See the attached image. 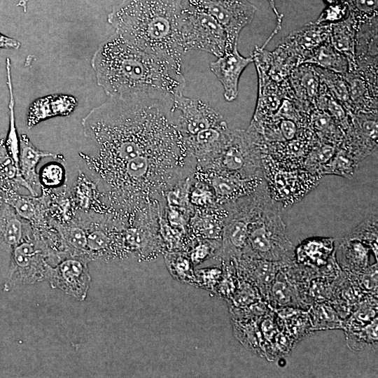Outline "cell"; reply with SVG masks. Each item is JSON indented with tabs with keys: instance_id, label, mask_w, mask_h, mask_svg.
<instances>
[{
	"instance_id": "obj_1",
	"label": "cell",
	"mask_w": 378,
	"mask_h": 378,
	"mask_svg": "<svg viewBox=\"0 0 378 378\" xmlns=\"http://www.w3.org/2000/svg\"><path fill=\"white\" fill-rule=\"evenodd\" d=\"M174 97L160 92L109 97L82 119L85 136L97 146V156L88 158L97 176L141 155L184 144Z\"/></svg>"
},
{
	"instance_id": "obj_2",
	"label": "cell",
	"mask_w": 378,
	"mask_h": 378,
	"mask_svg": "<svg viewBox=\"0 0 378 378\" xmlns=\"http://www.w3.org/2000/svg\"><path fill=\"white\" fill-rule=\"evenodd\" d=\"M91 66L98 85L108 97L141 92L175 96L186 86L181 69L139 48L117 32L98 46Z\"/></svg>"
},
{
	"instance_id": "obj_3",
	"label": "cell",
	"mask_w": 378,
	"mask_h": 378,
	"mask_svg": "<svg viewBox=\"0 0 378 378\" xmlns=\"http://www.w3.org/2000/svg\"><path fill=\"white\" fill-rule=\"evenodd\" d=\"M182 1L122 0L113 7L107 21L139 48L181 69L186 54L179 34Z\"/></svg>"
},
{
	"instance_id": "obj_4",
	"label": "cell",
	"mask_w": 378,
	"mask_h": 378,
	"mask_svg": "<svg viewBox=\"0 0 378 378\" xmlns=\"http://www.w3.org/2000/svg\"><path fill=\"white\" fill-rule=\"evenodd\" d=\"M294 248L286 233L279 206L270 199L265 184L252 213L247 238L241 258L289 263Z\"/></svg>"
},
{
	"instance_id": "obj_5",
	"label": "cell",
	"mask_w": 378,
	"mask_h": 378,
	"mask_svg": "<svg viewBox=\"0 0 378 378\" xmlns=\"http://www.w3.org/2000/svg\"><path fill=\"white\" fill-rule=\"evenodd\" d=\"M202 169L241 178H263L257 147L251 133L242 130L232 131L220 153Z\"/></svg>"
},
{
	"instance_id": "obj_6",
	"label": "cell",
	"mask_w": 378,
	"mask_h": 378,
	"mask_svg": "<svg viewBox=\"0 0 378 378\" xmlns=\"http://www.w3.org/2000/svg\"><path fill=\"white\" fill-rule=\"evenodd\" d=\"M179 34L186 53L189 50H202L219 57L227 50L225 30L213 17L201 10L183 8Z\"/></svg>"
},
{
	"instance_id": "obj_7",
	"label": "cell",
	"mask_w": 378,
	"mask_h": 378,
	"mask_svg": "<svg viewBox=\"0 0 378 378\" xmlns=\"http://www.w3.org/2000/svg\"><path fill=\"white\" fill-rule=\"evenodd\" d=\"M262 185L253 193L224 204L227 211L219 257L225 262L240 258L245 247L248 225L258 200Z\"/></svg>"
},
{
	"instance_id": "obj_8",
	"label": "cell",
	"mask_w": 378,
	"mask_h": 378,
	"mask_svg": "<svg viewBox=\"0 0 378 378\" xmlns=\"http://www.w3.org/2000/svg\"><path fill=\"white\" fill-rule=\"evenodd\" d=\"M10 253L9 270L3 288L4 291L45 280L48 252L39 239L29 236Z\"/></svg>"
},
{
	"instance_id": "obj_9",
	"label": "cell",
	"mask_w": 378,
	"mask_h": 378,
	"mask_svg": "<svg viewBox=\"0 0 378 378\" xmlns=\"http://www.w3.org/2000/svg\"><path fill=\"white\" fill-rule=\"evenodd\" d=\"M190 6L213 17L223 28L227 51L237 44L241 30L249 24L257 8L248 0H189Z\"/></svg>"
},
{
	"instance_id": "obj_10",
	"label": "cell",
	"mask_w": 378,
	"mask_h": 378,
	"mask_svg": "<svg viewBox=\"0 0 378 378\" xmlns=\"http://www.w3.org/2000/svg\"><path fill=\"white\" fill-rule=\"evenodd\" d=\"M89 260L84 255L69 253L53 267L47 263L45 280L52 288L83 301L86 298L91 282L88 267Z\"/></svg>"
},
{
	"instance_id": "obj_11",
	"label": "cell",
	"mask_w": 378,
	"mask_h": 378,
	"mask_svg": "<svg viewBox=\"0 0 378 378\" xmlns=\"http://www.w3.org/2000/svg\"><path fill=\"white\" fill-rule=\"evenodd\" d=\"M173 107L183 137L192 136L224 121L222 115L209 104L186 97L182 93L174 96Z\"/></svg>"
},
{
	"instance_id": "obj_12",
	"label": "cell",
	"mask_w": 378,
	"mask_h": 378,
	"mask_svg": "<svg viewBox=\"0 0 378 378\" xmlns=\"http://www.w3.org/2000/svg\"><path fill=\"white\" fill-rule=\"evenodd\" d=\"M218 58L210 63V69L222 84L225 99L232 102L237 97L240 76L245 68L254 61L253 57L242 56L236 44L232 50Z\"/></svg>"
},
{
	"instance_id": "obj_13",
	"label": "cell",
	"mask_w": 378,
	"mask_h": 378,
	"mask_svg": "<svg viewBox=\"0 0 378 378\" xmlns=\"http://www.w3.org/2000/svg\"><path fill=\"white\" fill-rule=\"evenodd\" d=\"M211 172L210 182L216 202L220 204V206L253 193L264 181L263 178H241L227 174Z\"/></svg>"
},
{
	"instance_id": "obj_14",
	"label": "cell",
	"mask_w": 378,
	"mask_h": 378,
	"mask_svg": "<svg viewBox=\"0 0 378 378\" xmlns=\"http://www.w3.org/2000/svg\"><path fill=\"white\" fill-rule=\"evenodd\" d=\"M52 158L65 161L62 155L37 148L24 134L20 136L19 167L21 176L29 187L31 195L36 196L37 188L41 187L36 167L43 158Z\"/></svg>"
},
{
	"instance_id": "obj_15",
	"label": "cell",
	"mask_w": 378,
	"mask_h": 378,
	"mask_svg": "<svg viewBox=\"0 0 378 378\" xmlns=\"http://www.w3.org/2000/svg\"><path fill=\"white\" fill-rule=\"evenodd\" d=\"M77 104V99L68 94H55L37 99L29 108L27 127L30 129L52 117L69 115Z\"/></svg>"
},
{
	"instance_id": "obj_16",
	"label": "cell",
	"mask_w": 378,
	"mask_h": 378,
	"mask_svg": "<svg viewBox=\"0 0 378 378\" xmlns=\"http://www.w3.org/2000/svg\"><path fill=\"white\" fill-rule=\"evenodd\" d=\"M31 232L30 223L21 218L9 204H0V250L10 252Z\"/></svg>"
},
{
	"instance_id": "obj_17",
	"label": "cell",
	"mask_w": 378,
	"mask_h": 378,
	"mask_svg": "<svg viewBox=\"0 0 378 378\" xmlns=\"http://www.w3.org/2000/svg\"><path fill=\"white\" fill-rule=\"evenodd\" d=\"M357 27V22L349 15L339 22L330 23L329 41L335 49L346 57L349 71L357 69L355 57Z\"/></svg>"
},
{
	"instance_id": "obj_18",
	"label": "cell",
	"mask_w": 378,
	"mask_h": 378,
	"mask_svg": "<svg viewBox=\"0 0 378 378\" xmlns=\"http://www.w3.org/2000/svg\"><path fill=\"white\" fill-rule=\"evenodd\" d=\"M47 195L41 197L25 196L17 192L7 193L5 202L9 204L23 220L33 225H41L45 223L48 203Z\"/></svg>"
},
{
	"instance_id": "obj_19",
	"label": "cell",
	"mask_w": 378,
	"mask_h": 378,
	"mask_svg": "<svg viewBox=\"0 0 378 378\" xmlns=\"http://www.w3.org/2000/svg\"><path fill=\"white\" fill-rule=\"evenodd\" d=\"M302 64L316 65L340 74L349 71L346 57L335 49L329 41L304 52L302 55Z\"/></svg>"
},
{
	"instance_id": "obj_20",
	"label": "cell",
	"mask_w": 378,
	"mask_h": 378,
	"mask_svg": "<svg viewBox=\"0 0 378 378\" xmlns=\"http://www.w3.org/2000/svg\"><path fill=\"white\" fill-rule=\"evenodd\" d=\"M330 23L306 24L301 29L290 34L285 41L292 46L300 55L329 41Z\"/></svg>"
},
{
	"instance_id": "obj_21",
	"label": "cell",
	"mask_w": 378,
	"mask_h": 378,
	"mask_svg": "<svg viewBox=\"0 0 378 378\" xmlns=\"http://www.w3.org/2000/svg\"><path fill=\"white\" fill-rule=\"evenodd\" d=\"M24 187L29 191V187L21 176L20 168L9 155L4 139L0 140V188L6 192H16Z\"/></svg>"
},
{
	"instance_id": "obj_22",
	"label": "cell",
	"mask_w": 378,
	"mask_h": 378,
	"mask_svg": "<svg viewBox=\"0 0 378 378\" xmlns=\"http://www.w3.org/2000/svg\"><path fill=\"white\" fill-rule=\"evenodd\" d=\"M164 262L175 279L195 286V267L186 251H169L164 254Z\"/></svg>"
},
{
	"instance_id": "obj_23",
	"label": "cell",
	"mask_w": 378,
	"mask_h": 378,
	"mask_svg": "<svg viewBox=\"0 0 378 378\" xmlns=\"http://www.w3.org/2000/svg\"><path fill=\"white\" fill-rule=\"evenodd\" d=\"M292 74V83L297 92L310 99L316 98L320 88V79L312 64H302Z\"/></svg>"
},
{
	"instance_id": "obj_24",
	"label": "cell",
	"mask_w": 378,
	"mask_h": 378,
	"mask_svg": "<svg viewBox=\"0 0 378 378\" xmlns=\"http://www.w3.org/2000/svg\"><path fill=\"white\" fill-rule=\"evenodd\" d=\"M55 227L64 241V244L69 246V253L87 255V232L83 225L80 223H70L69 224H59L56 223ZM89 259V258H88Z\"/></svg>"
},
{
	"instance_id": "obj_25",
	"label": "cell",
	"mask_w": 378,
	"mask_h": 378,
	"mask_svg": "<svg viewBox=\"0 0 378 378\" xmlns=\"http://www.w3.org/2000/svg\"><path fill=\"white\" fill-rule=\"evenodd\" d=\"M6 70L7 85L9 90L10 100L8 108L10 110L9 129L6 139H4L5 145L9 155L13 158L18 167H19L20 137H18L15 121V99L11 79V64L10 58L6 59ZM20 168V167H19Z\"/></svg>"
},
{
	"instance_id": "obj_26",
	"label": "cell",
	"mask_w": 378,
	"mask_h": 378,
	"mask_svg": "<svg viewBox=\"0 0 378 378\" xmlns=\"http://www.w3.org/2000/svg\"><path fill=\"white\" fill-rule=\"evenodd\" d=\"M221 246L220 240L202 237L193 240L186 252L195 267L209 259L219 257Z\"/></svg>"
},
{
	"instance_id": "obj_27",
	"label": "cell",
	"mask_w": 378,
	"mask_h": 378,
	"mask_svg": "<svg viewBox=\"0 0 378 378\" xmlns=\"http://www.w3.org/2000/svg\"><path fill=\"white\" fill-rule=\"evenodd\" d=\"M320 82L324 85L328 92L338 101L350 104L347 84L342 74L313 65Z\"/></svg>"
},
{
	"instance_id": "obj_28",
	"label": "cell",
	"mask_w": 378,
	"mask_h": 378,
	"mask_svg": "<svg viewBox=\"0 0 378 378\" xmlns=\"http://www.w3.org/2000/svg\"><path fill=\"white\" fill-rule=\"evenodd\" d=\"M358 24L377 19L378 0H340Z\"/></svg>"
},
{
	"instance_id": "obj_29",
	"label": "cell",
	"mask_w": 378,
	"mask_h": 378,
	"mask_svg": "<svg viewBox=\"0 0 378 378\" xmlns=\"http://www.w3.org/2000/svg\"><path fill=\"white\" fill-rule=\"evenodd\" d=\"M38 176L41 187L50 189L59 186L64 182L65 170L61 164L51 162L41 169Z\"/></svg>"
},
{
	"instance_id": "obj_30",
	"label": "cell",
	"mask_w": 378,
	"mask_h": 378,
	"mask_svg": "<svg viewBox=\"0 0 378 378\" xmlns=\"http://www.w3.org/2000/svg\"><path fill=\"white\" fill-rule=\"evenodd\" d=\"M223 270L217 267H205L195 270L196 287L215 293L221 279Z\"/></svg>"
},
{
	"instance_id": "obj_31",
	"label": "cell",
	"mask_w": 378,
	"mask_h": 378,
	"mask_svg": "<svg viewBox=\"0 0 378 378\" xmlns=\"http://www.w3.org/2000/svg\"><path fill=\"white\" fill-rule=\"evenodd\" d=\"M347 15L348 10L341 2L330 4L314 23H334L344 19Z\"/></svg>"
},
{
	"instance_id": "obj_32",
	"label": "cell",
	"mask_w": 378,
	"mask_h": 378,
	"mask_svg": "<svg viewBox=\"0 0 378 378\" xmlns=\"http://www.w3.org/2000/svg\"><path fill=\"white\" fill-rule=\"evenodd\" d=\"M280 129L283 135L287 139H293L296 133V126L290 120H283L281 123Z\"/></svg>"
},
{
	"instance_id": "obj_33",
	"label": "cell",
	"mask_w": 378,
	"mask_h": 378,
	"mask_svg": "<svg viewBox=\"0 0 378 378\" xmlns=\"http://www.w3.org/2000/svg\"><path fill=\"white\" fill-rule=\"evenodd\" d=\"M21 46L20 42L15 38H10L0 33V48L18 49Z\"/></svg>"
},
{
	"instance_id": "obj_34",
	"label": "cell",
	"mask_w": 378,
	"mask_h": 378,
	"mask_svg": "<svg viewBox=\"0 0 378 378\" xmlns=\"http://www.w3.org/2000/svg\"><path fill=\"white\" fill-rule=\"evenodd\" d=\"M272 10H273L274 13L275 14L276 17V20H277V25L275 28V29L274 30V34H276L278 33V31L281 29V23H282V19H283V15L281 14L276 7V5H275V1L274 0H267Z\"/></svg>"
},
{
	"instance_id": "obj_35",
	"label": "cell",
	"mask_w": 378,
	"mask_h": 378,
	"mask_svg": "<svg viewBox=\"0 0 378 378\" xmlns=\"http://www.w3.org/2000/svg\"><path fill=\"white\" fill-rule=\"evenodd\" d=\"M29 1V0H20L17 4V6L22 7L23 8V11L26 13Z\"/></svg>"
},
{
	"instance_id": "obj_36",
	"label": "cell",
	"mask_w": 378,
	"mask_h": 378,
	"mask_svg": "<svg viewBox=\"0 0 378 378\" xmlns=\"http://www.w3.org/2000/svg\"><path fill=\"white\" fill-rule=\"evenodd\" d=\"M6 193L0 188V204L5 202Z\"/></svg>"
},
{
	"instance_id": "obj_37",
	"label": "cell",
	"mask_w": 378,
	"mask_h": 378,
	"mask_svg": "<svg viewBox=\"0 0 378 378\" xmlns=\"http://www.w3.org/2000/svg\"><path fill=\"white\" fill-rule=\"evenodd\" d=\"M328 5L340 3V0H324Z\"/></svg>"
}]
</instances>
